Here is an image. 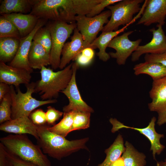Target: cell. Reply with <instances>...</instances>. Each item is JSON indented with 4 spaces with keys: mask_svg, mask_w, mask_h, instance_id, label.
<instances>
[{
    "mask_svg": "<svg viewBox=\"0 0 166 166\" xmlns=\"http://www.w3.org/2000/svg\"><path fill=\"white\" fill-rule=\"evenodd\" d=\"M38 145L43 152L58 160L81 149L88 150L86 144L89 138L69 140L50 131L45 124L38 126Z\"/></svg>",
    "mask_w": 166,
    "mask_h": 166,
    "instance_id": "6da1fadb",
    "label": "cell"
},
{
    "mask_svg": "<svg viewBox=\"0 0 166 166\" xmlns=\"http://www.w3.org/2000/svg\"><path fill=\"white\" fill-rule=\"evenodd\" d=\"M1 143L10 152L37 166H52L40 147L34 144L26 134H10L1 137Z\"/></svg>",
    "mask_w": 166,
    "mask_h": 166,
    "instance_id": "7a4b0ae2",
    "label": "cell"
},
{
    "mask_svg": "<svg viewBox=\"0 0 166 166\" xmlns=\"http://www.w3.org/2000/svg\"><path fill=\"white\" fill-rule=\"evenodd\" d=\"M30 14L39 19L75 22L77 14L74 0H31Z\"/></svg>",
    "mask_w": 166,
    "mask_h": 166,
    "instance_id": "3957f363",
    "label": "cell"
},
{
    "mask_svg": "<svg viewBox=\"0 0 166 166\" xmlns=\"http://www.w3.org/2000/svg\"><path fill=\"white\" fill-rule=\"evenodd\" d=\"M72 64L57 72L42 67L40 72L41 79L36 82L35 89V93H39L42 100L55 99L58 97L59 92L66 88L72 76Z\"/></svg>",
    "mask_w": 166,
    "mask_h": 166,
    "instance_id": "277c9868",
    "label": "cell"
},
{
    "mask_svg": "<svg viewBox=\"0 0 166 166\" xmlns=\"http://www.w3.org/2000/svg\"><path fill=\"white\" fill-rule=\"evenodd\" d=\"M36 82H32L25 85L26 91L22 93L19 87L16 88L17 93L13 85H10V93L12 105L11 106V119L23 117H29L30 113L37 108L49 104L56 103V99L47 100H39L32 96L35 93Z\"/></svg>",
    "mask_w": 166,
    "mask_h": 166,
    "instance_id": "5b68a950",
    "label": "cell"
},
{
    "mask_svg": "<svg viewBox=\"0 0 166 166\" xmlns=\"http://www.w3.org/2000/svg\"><path fill=\"white\" fill-rule=\"evenodd\" d=\"M143 0H121L113 5L107 7L111 12V15L108 23L104 26L102 32L118 30L119 27L124 26L136 20L133 15L141 10L140 4Z\"/></svg>",
    "mask_w": 166,
    "mask_h": 166,
    "instance_id": "8992f818",
    "label": "cell"
},
{
    "mask_svg": "<svg viewBox=\"0 0 166 166\" xmlns=\"http://www.w3.org/2000/svg\"><path fill=\"white\" fill-rule=\"evenodd\" d=\"M47 27L50 31L52 45L50 53V65L52 69L59 68L61 56L66 40L77 27L76 23H69L61 21H53Z\"/></svg>",
    "mask_w": 166,
    "mask_h": 166,
    "instance_id": "52a82bcc",
    "label": "cell"
},
{
    "mask_svg": "<svg viewBox=\"0 0 166 166\" xmlns=\"http://www.w3.org/2000/svg\"><path fill=\"white\" fill-rule=\"evenodd\" d=\"M111 15V12L109 10L92 17H88L86 15L76 16L75 20L77 28L84 40L91 44L97 38L99 32L102 31L104 25L108 23L109 18Z\"/></svg>",
    "mask_w": 166,
    "mask_h": 166,
    "instance_id": "ba28073f",
    "label": "cell"
},
{
    "mask_svg": "<svg viewBox=\"0 0 166 166\" xmlns=\"http://www.w3.org/2000/svg\"><path fill=\"white\" fill-rule=\"evenodd\" d=\"M133 31L131 30L124 33L114 38L110 42L108 47L115 49V52L109 53L110 57L115 58L117 63L119 65H124L128 58L135 51L142 41L139 39L132 41L128 36Z\"/></svg>",
    "mask_w": 166,
    "mask_h": 166,
    "instance_id": "9c48e42d",
    "label": "cell"
},
{
    "mask_svg": "<svg viewBox=\"0 0 166 166\" xmlns=\"http://www.w3.org/2000/svg\"><path fill=\"white\" fill-rule=\"evenodd\" d=\"M149 94L152 101L148 104V108L157 113V124L161 126L166 123V77L153 81Z\"/></svg>",
    "mask_w": 166,
    "mask_h": 166,
    "instance_id": "30bf717a",
    "label": "cell"
},
{
    "mask_svg": "<svg viewBox=\"0 0 166 166\" xmlns=\"http://www.w3.org/2000/svg\"><path fill=\"white\" fill-rule=\"evenodd\" d=\"M156 121V117H153L147 126L143 128H138L125 125L115 118H111L109 120L113 126L112 131L113 132L122 128H130L138 131L145 136L151 143L150 150L152 151V156L155 160L156 155H160L165 148V146L161 144L160 141L161 138L164 137V135L158 133L155 130Z\"/></svg>",
    "mask_w": 166,
    "mask_h": 166,
    "instance_id": "8fae6325",
    "label": "cell"
},
{
    "mask_svg": "<svg viewBox=\"0 0 166 166\" xmlns=\"http://www.w3.org/2000/svg\"><path fill=\"white\" fill-rule=\"evenodd\" d=\"M79 66L76 62L73 63V73L72 78L66 88L61 92L67 97L69 103L63 108V112L72 111L93 113L94 110L82 99L77 86L76 75Z\"/></svg>",
    "mask_w": 166,
    "mask_h": 166,
    "instance_id": "7c38bea8",
    "label": "cell"
},
{
    "mask_svg": "<svg viewBox=\"0 0 166 166\" xmlns=\"http://www.w3.org/2000/svg\"><path fill=\"white\" fill-rule=\"evenodd\" d=\"M137 25L149 26L154 23L163 26L166 18V0H146Z\"/></svg>",
    "mask_w": 166,
    "mask_h": 166,
    "instance_id": "4fadbf2b",
    "label": "cell"
},
{
    "mask_svg": "<svg viewBox=\"0 0 166 166\" xmlns=\"http://www.w3.org/2000/svg\"><path fill=\"white\" fill-rule=\"evenodd\" d=\"M162 26L157 24L156 29L153 28L150 30L152 34L151 40L145 45L138 46L132 55V61H138L144 54H160L166 51V36Z\"/></svg>",
    "mask_w": 166,
    "mask_h": 166,
    "instance_id": "5bb4252c",
    "label": "cell"
},
{
    "mask_svg": "<svg viewBox=\"0 0 166 166\" xmlns=\"http://www.w3.org/2000/svg\"><path fill=\"white\" fill-rule=\"evenodd\" d=\"M47 21L39 19L31 33L27 36L21 38L18 49L14 58L10 61V66L24 69L31 73L33 72V69L30 67L28 60L29 52L35 34L39 29L43 27Z\"/></svg>",
    "mask_w": 166,
    "mask_h": 166,
    "instance_id": "9a60e30c",
    "label": "cell"
},
{
    "mask_svg": "<svg viewBox=\"0 0 166 166\" xmlns=\"http://www.w3.org/2000/svg\"><path fill=\"white\" fill-rule=\"evenodd\" d=\"M71 41L65 43L61 55L59 68L62 69L66 67L71 61H74L82 51L87 48L96 49L91 44L84 40L80 32L76 27L71 37Z\"/></svg>",
    "mask_w": 166,
    "mask_h": 166,
    "instance_id": "2e32d148",
    "label": "cell"
},
{
    "mask_svg": "<svg viewBox=\"0 0 166 166\" xmlns=\"http://www.w3.org/2000/svg\"><path fill=\"white\" fill-rule=\"evenodd\" d=\"M31 73L26 70L7 65L0 61V82L17 88L21 84L25 85L30 83Z\"/></svg>",
    "mask_w": 166,
    "mask_h": 166,
    "instance_id": "e0dca14e",
    "label": "cell"
},
{
    "mask_svg": "<svg viewBox=\"0 0 166 166\" xmlns=\"http://www.w3.org/2000/svg\"><path fill=\"white\" fill-rule=\"evenodd\" d=\"M38 127L29 117H23L11 119L1 124L0 130L16 134H30L37 140L38 139Z\"/></svg>",
    "mask_w": 166,
    "mask_h": 166,
    "instance_id": "ac0fdd59",
    "label": "cell"
},
{
    "mask_svg": "<svg viewBox=\"0 0 166 166\" xmlns=\"http://www.w3.org/2000/svg\"><path fill=\"white\" fill-rule=\"evenodd\" d=\"M11 21L19 31L21 38L29 34L36 25L39 18L30 14L13 13L1 15Z\"/></svg>",
    "mask_w": 166,
    "mask_h": 166,
    "instance_id": "d6986e66",
    "label": "cell"
},
{
    "mask_svg": "<svg viewBox=\"0 0 166 166\" xmlns=\"http://www.w3.org/2000/svg\"><path fill=\"white\" fill-rule=\"evenodd\" d=\"M28 60L33 69H41L42 67L50 65V54L40 44L33 41L29 52Z\"/></svg>",
    "mask_w": 166,
    "mask_h": 166,
    "instance_id": "ffe728a7",
    "label": "cell"
},
{
    "mask_svg": "<svg viewBox=\"0 0 166 166\" xmlns=\"http://www.w3.org/2000/svg\"><path fill=\"white\" fill-rule=\"evenodd\" d=\"M131 22L124 26L122 28L116 31L102 32L101 35L91 43V45L99 51L97 55L99 59L104 61H108L110 58L109 53L106 52V49L111 41L120 33L123 32L131 24Z\"/></svg>",
    "mask_w": 166,
    "mask_h": 166,
    "instance_id": "44dd1931",
    "label": "cell"
},
{
    "mask_svg": "<svg viewBox=\"0 0 166 166\" xmlns=\"http://www.w3.org/2000/svg\"><path fill=\"white\" fill-rule=\"evenodd\" d=\"M133 70L135 75L146 74L151 76L153 81L166 77V66L157 62L140 63L135 65Z\"/></svg>",
    "mask_w": 166,
    "mask_h": 166,
    "instance_id": "7402d4cb",
    "label": "cell"
},
{
    "mask_svg": "<svg viewBox=\"0 0 166 166\" xmlns=\"http://www.w3.org/2000/svg\"><path fill=\"white\" fill-rule=\"evenodd\" d=\"M31 0H4L0 6L1 15L13 13L26 14L32 9Z\"/></svg>",
    "mask_w": 166,
    "mask_h": 166,
    "instance_id": "603a6c76",
    "label": "cell"
},
{
    "mask_svg": "<svg viewBox=\"0 0 166 166\" xmlns=\"http://www.w3.org/2000/svg\"><path fill=\"white\" fill-rule=\"evenodd\" d=\"M20 39L12 37L0 38V61H11L18 49Z\"/></svg>",
    "mask_w": 166,
    "mask_h": 166,
    "instance_id": "cb8c5ba5",
    "label": "cell"
},
{
    "mask_svg": "<svg viewBox=\"0 0 166 166\" xmlns=\"http://www.w3.org/2000/svg\"><path fill=\"white\" fill-rule=\"evenodd\" d=\"M125 150L122 158L124 166H144L146 164V156L143 153L138 151L128 141L125 144Z\"/></svg>",
    "mask_w": 166,
    "mask_h": 166,
    "instance_id": "d4e9b609",
    "label": "cell"
},
{
    "mask_svg": "<svg viewBox=\"0 0 166 166\" xmlns=\"http://www.w3.org/2000/svg\"><path fill=\"white\" fill-rule=\"evenodd\" d=\"M125 150L123 138L119 134L113 144L105 150L106 156L105 160L97 166H110L121 157Z\"/></svg>",
    "mask_w": 166,
    "mask_h": 166,
    "instance_id": "484cf974",
    "label": "cell"
},
{
    "mask_svg": "<svg viewBox=\"0 0 166 166\" xmlns=\"http://www.w3.org/2000/svg\"><path fill=\"white\" fill-rule=\"evenodd\" d=\"M63 117L58 124L48 128L51 132L65 137L70 132L72 127L74 111L63 112Z\"/></svg>",
    "mask_w": 166,
    "mask_h": 166,
    "instance_id": "4316f807",
    "label": "cell"
},
{
    "mask_svg": "<svg viewBox=\"0 0 166 166\" xmlns=\"http://www.w3.org/2000/svg\"><path fill=\"white\" fill-rule=\"evenodd\" d=\"M12 37L20 39L18 30L9 20L1 15L0 16V38Z\"/></svg>",
    "mask_w": 166,
    "mask_h": 166,
    "instance_id": "83f0119b",
    "label": "cell"
},
{
    "mask_svg": "<svg viewBox=\"0 0 166 166\" xmlns=\"http://www.w3.org/2000/svg\"><path fill=\"white\" fill-rule=\"evenodd\" d=\"M33 41L41 44L50 54L52 45V39L49 29L46 26L42 27L35 34Z\"/></svg>",
    "mask_w": 166,
    "mask_h": 166,
    "instance_id": "f1b7e54d",
    "label": "cell"
},
{
    "mask_svg": "<svg viewBox=\"0 0 166 166\" xmlns=\"http://www.w3.org/2000/svg\"><path fill=\"white\" fill-rule=\"evenodd\" d=\"M91 113L87 112L74 111L73 121L71 132L89 128Z\"/></svg>",
    "mask_w": 166,
    "mask_h": 166,
    "instance_id": "f546056e",
    "label": "cell"
},
{
    "mask_svg": "<svg viewBox=\"0 0 166 166\" xmlns=\"http://www.w3.org/2000/svg\"><path fill=\"white\" fill-rule=\"evenodd\" d=\"M12 101L10 92L6 94L0 101V123L11 120Z\"/></svg>",
    "mask_w": 166,
    "mask_h": 166,
    "instance_id": "4dcf8cb0",
    "label": "cell"
},
{
    "mask_svg": "<svg viewBox=\"0 0 166 166\" xmlns=\"http://www.w3.org/2000/svg\"><path fill=\"white\" fill-rule=\"evenodd\" d=\"M121 0H101V2L94 6L86 16L92 17L101 13L104 9L109 6L116 4Z\"/></svg>",
    "mask_w": 166,
    "mask_h": 166,
    "instance_id": "1f68e13d",
    "label": "cell"
},
{
    "mask_svg": "<svg viewBox=\"0 0 166 166\" xmlns=\"http://www.w3.org/2000/svg\"><path fill=\"white\" fill-rule=\"evenodd\" d=\"M29 117L34 124L37 126L44 125L47 123L45 113L41 109L33 111Z\"/></svg>",
    "mask_w": 166,
    "mask_h": 166,
    "instance_id": "d6a6232c",
    "label": "cell"
},
{
    "mask_svg": "<svg viewBox=\"0 0 166 166\" xmlns=\"http://www.w3.org/2000/svg\"><path fill=\"white\" fill-rule=\"evenodd\" d=\"M64 113L49 106L45 112L47 123L49 125H53L63 114Z\"/></svg>",
    "mask_w": 166,
    "mask_h": 166,
    "instance_id": "836d02e7",
    "label": "cell"
},
{
    "mask_svg": "<svg viewBox=\"0 0 166 166\" xmlns=\"http://www.w3.org/2000/svg\"><path fill=\"white\" fill-rule=\"evenodd\" d=\"M5 148L7 160L13 166H37L30 163L21 159L11 154Z\"/></svg>",
    "mask_w": 166,
    "mask_h": 166,
    "instance_id": "e575fe53",
    "label": "cell"
},
{
    "mask_svg": "<svg viewBox=\"0 0 166 166\" xmlns=\"http://www.w3.org/2000/svg\"><path fill=\"white\" fill-rule=\"evenodd\" d=\"M145 61L157 62L166 66V51L160 54H147L144 57Z\"/></svg>",
    "mask_w": 166,
    "mask_h": 166,
    "instance_id": "d590c367",
    "label": "cell"
},
{
    "mask_svg": "<svg viewBox=\"0 0 166 166\" xmlns=\"http://www.w3.org/2000/svg\"><path fill=\"white\" fill-rule=\"evenodd\" d=\"M75 60L76 61V62L79 66L88 65L91 63L92 61V60L86 56L82 54L81 53L77 56Z\"/></svg>",
    "mask_w": 166,
    "mask_h": 166,
    "instance_id": "8d00e7d4",
    "label": "cell"
},
{
    "mask_svg": "<svg viewBox=\"0 0 166 166\" xmlns=\"http://www.w3.org/2000/svg\"><path fill=\"white\" fill-rule=\"evenodd\" d=\"M7 163L5 148L0 143V166H7Z\"/></svg>",
    "mask_w": 166,
    "mask_h": 166,
    "instance_id": "74e56055",
    "label": "cell"
},
{
    "mask_svg": "<svg viewBox=\"0 0 166 166\" xmlns=\"http://www.w3.org/2000/svg\"><path fill=\"white\" fill-rule=\"evenodd\" d=\"M10 91V85L3 82H0V101Z\"/></svg>",
    "mask_w": 166,
    "mask_h": 166,
    "instance_id": "f35d334b",
    "label": "cell"
},
{
    "mask_svg": "<svg viewBox=\"0 0 166 166\" xmlns=\"http://www.w3.org/2000/svg\"><path fill=\"white\" fill-rule=\"evenodd\" d=\"M81 53L92 60H93L95 55L93 49L90 47L84 49L82 51Z\"/></svg>",
    "mask_w": 166,
    "mask_h": 166,
    "instance_id": "ab89813d",
    "label": "cell"
},
{
    "mask_svg": "<svg viewBox=\"0 0 166 166\" xmlns=\"http://www.w3.org/2000/svg\"><path fill=\"white\" fill-rule=\"evenodd\" d=\"M110 166H124V162L121 157L116 161L113 163Z\"/></svg>",
    "mask_w": 166,
    "mask_h": 166,
    "instance_id": "60d3db41",
    "label": "cell"
},
{
    "mask_svg": "<svg viewBox=\"0 0 166 166\" xmlns=\"http://www.w3.org/2000/svg\"><path fill=\"white\" fill-rule=\"evenodd\" d=\"M156 166H166V159H165L164 161H157Z\"/></svg>",
    "mask_w": 166,
    "mask_h": 166,
    "instance_id": "b9f144b4",
    "label": "cell"
},
{
    "mask_svg": "<svg viewBox=\"0 0 166 166\" xmlns=\"http://www.w3.org/2000/svg\"><path fill=\"white\" fill-rule=\"evenodd\" d=\"M7 166H13L8 161Z\"/></svg>",
    "mask_w": 166,
    "mask_h": 166,
    "instance_id": "7bdbcfd3",
    "label": "cell"
}]
</instances>
